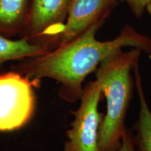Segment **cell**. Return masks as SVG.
Listing matches in <instances>:
<instances>
[{
	"instance_id": "obj_9",
	"label": "cell",
	"mask_w": 151,
	"mask_h": 151,
	"mask_svg": "<svg viewBox=\"0 0 151 151\" xmlns=\"http://www.w3.org/2000/svg\"><path fill=\"white\" fill-rule=\"evenodd\" d=\"M46 47L30 43L24 39L11 40L0 35V64L4 62L37 57L46 53Z\"/></svg>"
},
{
	"instance_id": "obj_4",
	"label": "cell",
	"mask_w": 151,
	"mask_h": 151,
	"mask_svg": "<svg viewBox=\"0 0 151 151\" xmlns=\"http://www.w3.org/2000/svg\"><path fill=\"white\" fill-rule=\"evenodd\" d=\"M71 0H30L21 39L46 47L58 46L63 32Z\"/></svg>"
},
{
	"instance_id": "obj_6",
	"label": "cell",
	"mask_w": 151,
	"mask_h": 151,
	"mask_svg": "<svg viewBox=\"0 0 151 151\" xmlns=\"http://www.w3.org/2000/svg\"><path fill=\"white\" fill-rule=\"evenodd\" d=\"M117 4L118 0H71L58 46L78 37L101 19H106Z\"/></svg>"
},
{
	"instance_id": "obj_5",
	"label": "cell",
	"mask_w": 151,
	"mask_h": 151,
	"mask_svg": "<svg viewBox=\"0 0 151 151\" xmlns=\"http://www.w3.org/2000/svg\"><path fill=\"white\" fill-rule=\"evenodd\" d=\"M101 91L97 81L83 88L81 104L73 111L74 120L66 133L64 151H101L98 144V133L104 115L98 111Z\"/></svg>"
},
{
	"instance_id": "obj_10",
	"label": "cell",
	"mask_w": 151,
	"mask_h": 151,
	"mask_svg": "<svg viewBox=\"0 0 151 151\" xmlns=\"http://www.w3.org/2000/svg\"><path fill=\"white\" fill-rule=\"evenodd\" d=\"M131 9L134 15L140 18L146 10L147 5L151 0H124Z\"/></svg>"
},
{
	"instance_id": "obj_11",
	"label": "cell",
	"mask_w": 151,
	"mask_h": 151,
	"mask_svg": "<svg viewBox=\"0 0 151 151\" xmlns=\"http://www.w3.org/2000/svg\"><path fill=\"white\" fill-rule=\"evenodd\" d=\"M117 151H137L134 143L132 131L129 128L126 127L122 139L121 145Z\"/></svg>"
},
{
	"instance_id": "obj_12",
	"label": "cell",
	"mask_w": 151,
	"mask_h": 151,
	"mask_svg": "<svg viewBox=\"0 0 151 151\" xmlns=\"http://www.w3.org/2000/svg\"><path fill=\"white\" fill-rule=\"evenodd\" d=\"M146 9L148 11V13L149 14H150V16H151V1L149 2V4L148 5H147Z\"/></svg>"
},
{
	"instance_id": "obj_2",
	"label": "cell",
	"mask_w": 151,
	"mask_h": 151,
	"mask_svg": "<svg viewBox=\"0 0 151 151\" xmlns=\"http://www.w3.org/2000/svg\"><path fill=\"white\" fill-rule=\"evenodd\" d=\"M141 52L135 48L127 52L120 49L104 60L96 69V81L107 104L98 133L101 151H117L121 145L134 84L131 71L139 63Z\"/></svg>"
},
{
	"instance_id": "obj_1",
	"label": "cell",
	"mask_w": 151,
	"mask_h": 151,
	"mask_svg": "<svg viewBox=\"0 0 151 151\" xmlns=\"http://www.w3.org/2000/svg\"><path fill=\"white\" fill-rule=\"evenodd\" d=\"M106 20L101 19L78 37L46 53L29 58L17 67L16 71L33 80L57 81L61 85L60 97L74 103L81 99L85 78L110 55L127 46L151 54L150 38L129 24H125L112 40H98L96 35Z\"/></svg>"
},
{
	"instance_id": "obj_3",
	"label": "cell",
	"mask_w": 151,
	"mask_h": 151,
	"mask_svg": "<svg viewBox=\"0 0 151 151\" xmlns=\"http://www.w3.org/2000/svg\"><path fill=\"white\" fill-rule=\"evenodd\" d=\"M32 80L18 71L0 74V131L24 125L32 116L35 104Z\"/></svg>"
},
{
	"instance_id": "obj_8",
	"label": "cell",
	"mask_w": 151,
	"mask_h": 151,
	"mask_svg": "<svg viewBox=\"0 0 151 151\" xmlns=\"http://www.w3.org/2000/svg\"><path fill=\"white\" fill-rule=\"evenodd\" d=\"M30 0H0V35H20L23 29Z\"/></svg>"
},
{
	"instance_id": "obj_7",
	"label": "cell",
	"mask_w": 151,
	"mask_h": 151,
	"mask_svg": "<svg viewBox=\"0 0 151 151\" xmlns=\"http://www.w3.org/2000/svg\"><path fill=\"white\" fill-rule=\"evenodd\" d=\"M134 83L139 97V118L135 124L137 134L133 136L137 151H151V111L147 103L143 92L142 80L139 69V65L134 68Z\"/></svg>"
}]
</instances>
